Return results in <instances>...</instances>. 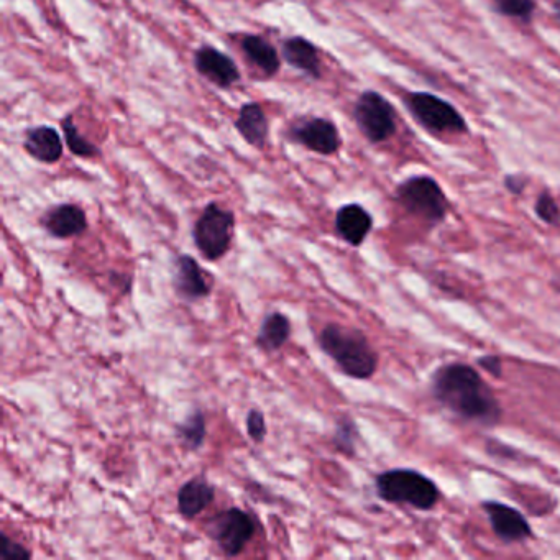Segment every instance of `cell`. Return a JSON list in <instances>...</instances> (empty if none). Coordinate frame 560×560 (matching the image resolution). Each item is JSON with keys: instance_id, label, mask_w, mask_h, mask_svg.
Listing matches in <instances>:
<instances>
[{"instance_id": "1", "label": "cell", "mask_w": 560, "mask_h": 560, "mask_svg": "<svg viewBox=\"0 0 560 560\" xmlns=\"http://www.w3.org/2000/svg\"><path fill=\"white\" fill-rule=\"evenodd\" d=\"M431 390L437 403L457 418L480 426L500 423V403L480 373L470 365L457 362L437 368L432 375Z\"/></svg>"}, {"instance_id": "9", "label": "cell", "mask_w": 560, "mask_h": 560, "mask_svg": "<svg viewBox=\"0 0 560 560\" xmlns=\"http://www.w3.org/2000/svg\"><path fill=\"white\" fill-rule=\"evenodd\" d=\"M290 135L294 142L319 155H334L342 143L336 124L322 117L301 120L291 129Z\"/></svg>"}, {"instance_id": "13", "label": "cell", "mask_w": 560, "mask_h": 560, "mask_svg": "<svg viewBox=\"0 0 560 560\" xmlns=\"http://www.w3.org/2000/svg\"><path fill=\"white\" fill-rule=\"evenodd\" d=\"M42 224L46 232L56 239H71L86 232L88 217L83 207L76 204H60L46 212Z\"/></svg>"}, {"instance_id": "17", "label": "cell", "mask_w": 560, "mask_h": 560, "mask_svg": "<svg viewBox=\"0 0 560 560\" xmlns=\"http://www.w3.org/2000/svg\"><path fill=\"white\" fill-rule=\"evenodd\" d=\"M235 129L252 147L263 148L268 138V119L263 107L258 102H245L240 107L239 117L235 120Z\"/></svg>"}, {"instance_id": "23", "label": "cell", "mask_w": 560, "mask_h": 560, "mask_svg": "<svg viewBox=\"0 0 560 560\" xmlns=\"http://www.w3.org/2000/svg\"><path fill=\"white\" fill-rule=\"evenodd\" d=\"M357 441H359L357 424L350 418H340L336 424L334 437H332L334 447L347 457H352L357 454Z\"/></svg>"}, {"instance_id": "25", "label": "cell", "mask_w": 560, "mask_h": 560, "mask_svg": "<svg viewBox=\"0 0 560 560\" xmlns=\"http://www.w3.org/2000/svg\"><path fill=\"white\" fill-rule=\"evenodd\" d=\"M534 211H536L542 222H546L549 225L560 224V207L551 194L542 193L538 201H536Z\"/></svg>"}, {"instance_id": "14", "label": "cell", "mask_w": 560, "mask_h": 560, "mask_svg": "<svg viewBox=\"0 0 560 560\" xmlns=\"http://www.w3.org/2000/svg\"><path fill=\"white\" fill-rule=\"evenodd\" d=\"M373 227L370 212L360 204H345L336 214V230L340 239L352 247H360Z\"/></svg>"}, {"instance_id": "26", "label": "cell", "mask_w": 560, "mask_h": 560, "mask_svg": "<svg viewBox=\"0 0 560 560\" xmlns=\"http://www.w3.org/2000/svg\"><path fill=\"white\" fill-rule=\"evenodd\" d=\"M32 552L5 533H0V560H30Z\"/></svg>"}, {"instance_id": "10", "label": "cell", "mask_w": 560, "mask_h": 560, "mask_svg": "<svg viewBox=\"0 0 560 560\" xmlns=\"http://www.w3.org/2000/svg\"><path fill=\"white\" fill-rule=\"evenodd\" d=\"M482 508L487 513L496 538L506 544L533 538V528L529 526L528 519L524 518L523 513H519L513 506L505 505L500 501H485Z\"/></svg>"}, {"instance_id": "6", "label": "cell", "mask_w": 560, "mask_h": 560, "mask_svg": "<svg viewBox=\"0 0 560 560\" xmlns=\"http://www.w3.org/2000/svg\"><path fill=\"white\" fill-rule=\"evenodd\" d=\"M257 523L247 511L229 508L212 516L207 523V534L227 557H237L244 552L248 542L255 538Z\"/></svg>"}, {"instance_id": "11", "label": "cell", "mask_w": 560, "mask_h": 560, "mask_svg": "<svg viewBox=\"0 0 560 560\" xmlns=\"http://www.w3.org/2000/svg\"><path fill=\"white\" fill-rule=\"evenodd\" d=\"M194 66L198 73L219 88L227 89L240 81V71L235 61L214 46H201L194 55Z\"/></svg>"}, {"instance_id": "30", "label": "cell", "mask_w": 560, "mask_h": 560, "mask_svg": "<svg viewBox=\"0 0 560 560\" xmlns=\"http://www.w3.org/2000/svg\"><path fill=\"white\" fill-rule=\"evenodd\" d=\"M554 12H556L557 19L560 20V0H554Z\"/></svg>"}, {"instance_id": "12", "label": "cell", "mask_w": 560, "mask_h": 560, "mask_svg": "<svg viewBox=\"0 0 560 560\" xmlns=\"http://www.w3.org/2000/svg\"><path fill=\"white\" fill-rule=\"evenodd\" d=\"M173 288L178 298L194 303L204 299L211 293V286L207 283L206 275L201 265L191 255H180L175 260L173 270Z\"/></svg>"}, {"instance_id": "20", "label": "cell", "mask_w": 560, "mask_h": 560, "mask_svg": "<svg viewBox=\"0 0 560 560\" xmlns=\"http://www.w3.org/2000/svg\"><path fill=\"white\" fill-rule=\"evenodd\" d=\"M291 322L285 314L271 313L263 319L257 334V345L265 352H276L290 340Z\"/></svg>"}, {"instance_id": "5", "label": "cell", "mask_w": 560, "mask_h": 560, "mask_svg": "<svg viewBox=\"0 0 560 560\" xmlns=\"http://www.w3.org/2000/svg\"><path fill=\"white\" fill-rule=\"evenodd\" d=\"M234 230V212L224 209L217 202H211L194 224V245L207 262H217L229 252Z\"/></svg>"}, {"instance_id": "24", "label": "cell", "mask_w": 560, "mask_h": 560, "mask_svg": "<svg viewBox=\"0 0 560 560\" xmlns=\"http://www.w3.org/2000/svg\"><path fill=\"white\" fill-rule=\"evenodd\" d=\"M493 7L498 14L528 23L533 19L536 2L534 0H493Z\"/></svg>"}, {"instance_id": "29", "label": "cell", "mask_w": 560, "mask_h": 560, "mask_svg": "<svg viewBox=\"0 0 560 560\" xmlns=\"http://www.w3.org/2000/svg\"><path fill=\"white\" fill-rule=\"evenodd\" d=\"M505 188L513 194H521L526 188V180L521 175H508L505 178Z\"/></svg>"}, {"instance_id": "16", "label": "cell", "mask_w": 560, "mask_h": 560, "mask_svg": "<svg viewBox=\"0 0 560 560\" xmlns=\"http://www.w3.org/2000/svg\"><path fill=\"white\" fill-rule=\"evenodd\" d=\"M216 496V488L207 482L206 478L194 477L184 483L178 492V510L184 519L196 518L211 505Z\"/></svg>"}, {"instance_id": "3", "label": "cell", "mask_w": 560, "mask_h": 560, "mask_svg": "<svg viewBox=\"0 0 560 560\" xmlns=\"http://www.w3.org/2000/svg\"><path fill=\"white\" fill-rule=\"evenodd\" d=\"M375 488L386 503L413 506L421 511L431 510L441 498L436 483L416 470H386L378 475Z\"/></svg>"}, {"instance_id": "18", "label": "cell", "mask_w": 560, "mask_h": 560, "mask_svg": "<svg viewBox=\"0 0 560 560\" xmlns=\"http://www.w3.org/2000/svg\"><path fill=\"white\" fill-rule=\"evenodd\" d=\"M283 56L293 68L303 71L311 78H321V58L313 43L303 37H293L283 43Z\"/></svg>"}, {"instance_id": "15", "label": "cell", "mask_w": 560, "mask_h": 560, "mask_svg": "<svg viewBox=\"0 0 560 560\" xmlns=\"http://www.w3.org/2000/svg\"><path fill=\"white\" fill-rule=\"evenodd\" d=\"M23 148L30 157L42 163H56L63 157V142L58 132L48 125H40L27 130Z\"/></svg>"}, {"instance_id": "7", "label": "cell", "mask_w": 560, "mask_h": 560, "mask_svg": "<svg viewBox=\"0 0 560 560\" xmlns=\"http://www.w3.org/2000/svg\"><path fill=\"white\" fill-rule=\"evenodd\" d=\"M419 124L434 134H465L469 125L452 104L429 92H413L406 99Z\"/></svg>"}, {"instance_id": "19", "label": "cell", "mask_w": 560, "mask_h": 560, "mask_svg": "<svg viewBox=\"0 0 560 560\" xmlns=\"http://www.w3.org/2000/svg\"><path fill=\"white\" fill-rule=\"evenodd\" d=\"M242 50L252 65L257 66L265 76L271 78L280 71L281 61L275 46L258 35H247L242 40Z\"/></svg>"}, {"instance_id": "27", "label": "cell", "mask_w": 560, "mask_h": 560, "mask_svg": "<svg viewBox=\"0 0 560 560\" xmlns=\"http://www.w3.org/2000/svg\"><path fill=\"white\" fill-rule=\"evenodd\" d=\"M247 432L248 436L252 437L253 442L262 444L267 437V421H265V414L258 409H250L247 414Z\"/></svg>"}, {"instance_id": "8", "label": "cell", "mask_w": 560, "mask_h": 560, "mask_svg": "<svg viewBox=\"0 0 560 560\" xmlns=\"http://www.w3.org/2000/svg\"><path fill=\"white\" fill-rule=\"evenodd\" d=\"M355 122L373 143L385 142L396 130L395 109L377 91H365L355 102Z\"/></svg>"}, {"instance_id": "28", "label": "cell", "mask_w": 560, "mask_h": 560, "mask_svg": "<svg viewBox=\"0 0 560 560\" xmlns=\"http://www.w3.org/2000/svg\"><path fill=\"white\" fill-rule=\"evenodd\" d=\"M478 367L483 368L485 372L490 373L495 378H501L503 375V363L500 357L496 355H483L477 360Z\"/></svg>"}, {"instance_id": "2", "label": "cell", "mask_w": 560, "mask_h": 560, "mask_svg": "<svg viewBox=\"0 0 560 560\" xmlns=\"http://www.w3.org/2000/svg\"><path fill=\"white\" fill-rule=\"evenodd\" d=\"M317 344L349 378L368 380L377 372V352L365 334L357 329L329 324L317 337Z\"/></svg>"}, {"instance_id": "4", "label": "cell", "mask_w": 560, "mask_h": 560, "mask_svg": "<svg viewBox=\"0 0 560 560\" xmlns=\"http://www.w3.org/2000/svg\"><path fill=\"white\" fill-rule=\"evenodd\" d=\"M396 201L427 224H441L449 211V202L441 186L431 176H411L396 188Z\"/></svg>"}, {"instance_id": "21", "label": "cell", "mask_w": 560, "mask_h": 560, "mask_svg": "<svg viewBox=\"0 0 560 560\" xmlns=\"http://www.w3.org/2000/svg\"><path fill=\"white\" fill-rule=\"evenodd\" d=\"M207 424L206 416L201 409H193L188 418L176 426V437L183 444L184 449L199 450L206 441Z\"/></svg>"}, {"instance_id": "22", "label": "cell", "mask_w": 560, "mask_h": 560, "mask_svg": "<svg viewBox=\"0 0 560 560\" xmlns=\"http://www.w3.org/2000/svg\"><path fill=\"white\" fill-rule=\"evenodd\" d=\"M61 127H63V132H65L66 145H68L69 150L76 157L92 158L97 157L101 153L94 143L89 142L83 135L79 134V130L76 129L71 115L61 120Z\"/></svg>"}]
</instances>
